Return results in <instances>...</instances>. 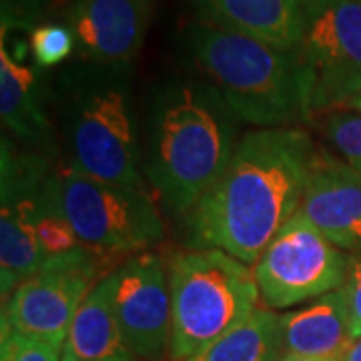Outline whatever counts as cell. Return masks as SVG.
I'll list each match as a JSON object with an SVG mask.
<instances>
[{"label": "cell", "mask_w": 361, "mask_h": 361, "mask_svg": "<svg viewBox=\"0 0 361 361\" xmlns=\"http://www.w3.org/2000/svg\"><path fill=\"white\" fill-rule=\"evenodd\" d=\"M343 361H361V337H357V339L351 343V348L348 349Z\"/></svg>", "instance_id": "obj_24"}, {"label": "cell", "mask_w": 361, "mask_h": 361, "mask_svg": "<svg viewBox=\"0 0 361 361\" xmlns=\"http://www.w3.org/2000/svg\"><path fill=\"white\" fill-rule=\"evenodd\" d=\"M281 355L279 315L259 307L245 322L187 361H279Z\"/></svg>", "instance_id": "obj_18"}, {"label": "cell", "mask_w": 361, "mask_h": 361, "mask_svg": "<svg viewBox=\"0 0 361 361\" xmlns=\"http://www.w3.org/2000/svg\"><path fill=\"white\" fill-rule=\"evenodd\" d=\"M63 343L39 337H26L13 331H2L0 361H61Z\"/></svg>", "instance_id": "obj_22"}, {"label": "cell", "mask_w": 361, "mask_h": 361, "mask_svg": "<svg viewBox=\"0 0 361 361\" xmlns=\"http://www.w3.org/2000/svg\"><path fill=\"white\" fill-rule=\"evenodd\" d=\"M317 2H322V0H299V4H301V8H303V11H307V8H311V6H315Z\"/></svg>", "instance_id": "obj_27"}, {"label": "cell", "mask_w": 361, "mask_h": 361, "mask_svg": "<svg viewBox=\"0 0 361 361\" xmlns=\"http://www.w3.org/2000/svg\"><path fill=\"white\" fill-rule=\"evenodd\" d=\"M155 0H71L66 26L90 65L125 68L141 51Z\"/></svg>", "instance_id": "obj_12"}, {"label": "cell", "mask_w": 361, "mask_h": 361, "mask_svg": "<svg viewBox=\"0 0 361 361\" xmlns=\"http://www.w3.org/2000/svg\"><path fill=\"white\" fill-rule=\"evenodd\" d=\"M279 361H327V360H317V357H303V355H291V353H283Z\"/></svg>", "instance_id": "obj_25"}, {"label": "cell", "mask_w": 361, "mask_h": 361, "mask_svg": "<svg viewBox=\"0 0 361 361\" xmlns=\"http://www.w3.org/2000/svg\"><path fill=\"white\" fill-rule=\"evenodd\" d=\"M44 189L80 243L104 257L137 255L165 235L149 191L92 179L68 167L49 173Z\"/></svg>", "instance_id": "obj_6"}, {"label": "cell", "mask_w": 361, "mask_h": 361, "mask_svg": "<svg viewBox=\"0 0 361 361\" xmlns=\"http://www.w3.org/2000/svg\"><path fill=\"white\" fill-rule=\"evenodd\" d=\"M115 311V273L99 279L80 303L63 343L61 361H133Z\"/></svg>", "instance_id": "obj_16"}, {"label": "cell", "mask_w": 361, "mask_h": 361, "mask_svg": "<svg viewBox=\"0 0 361 361\" xmlns=\"http://www.w3.org/2000/svg\"><path fill=\"white\" fill-rule=\"evenodd\" d=\"M305 14L297 56L313 115L345 104L361 89V0H322Z\"/></svg>", "instance_id": "obj_7"}, {"label": "cell", "mask_w": 361, "mask_h": 361, "mask_svg": "<svg viewBox=\"0 0 361 361\" xmlns=\"http://www.w3.org/2000/svg\"><path fill=\"white\" fill-rule=\"evenodd\" d=\"M199 20L267 42L281 51H297L303 39L305 14L299 0H187Z\"/></svg>", "instance_id": "obj_14"}, {"label": "cell", "mask_w": 361, "mask_h": 361, "mask_svg": "<svg viewBox=\"0 0 361 361\" xmlns=\"http://www.w3.org/2000/svg\"><path fill=\"white\" fill-rule=\"evenodd\" d=\"M349 253L295 213L265 247L253 275L267 310H289L341 289Z\"/></svg>", "instance_id": "obj_8"}, {"label": "cell", "mask_w": 361, "mask_h": 361, "mask_svg": "<svg viewBox=\"0 0 361 361\" xmlns=\"http://www.w3.org/2000/svg\"><path fill=\"white\" fill-rule=\"evenodd\" d=\"M101 253L89 247L47 259L42 269L2 303V331L65 343L80 303L99 283Z\"/></svg>", "instance_id": "obj_9"}, {"label": "cell", "mask_w": 361, "mask_h": 361, "mask_svg": "<svg viewBox=\"0 0 361 361\" xmlns=\"http://www.w3.org/2000/svg\"><path fill=\"white\" fill-rule=\"evenodd\" d=\"M65 130L68 169L147 191L123 68L92 65L68 78Z\"/></svg>", "instance_id": "obj_5"}, {"label": "cell", "mask_w": 361, "mask_h": 361, "mask_svg": "<svg viewBox=\"0 0 361 361\" xmlns=\"http://www.w3.org/2000/svg\"><path fill=\"white\" fill-rule=\"evenodd\" d=\"M35 227H37V235H39V241L44 249L47 259L66 255L78 247H82L73 225L66 221L61 209L54 205L44 185H42L37 213H35Z\"/></svg>", "instance_id": "obj_20"}, {"label": "cell", "mask_w": 361, "mask_h": 361, "mask_svg": "<svg viewBox=\"0 0 361 361\" xmlns=\"http://www.w3.org/2000/svg\"><path fill=\"white\" fill-rule=\"evenodd\" d=\"M0 116L2 127L23 142H40L51 129L39 78L8 51L4 37H0Z\"/></svg>", "instance_id": "obj_17"}, {"label": "cell", "mask_w": 361, "mask_h": 361, "mask_svg": "<svg viewBox=\"0 0 361 361\" xmlns=\"http://www.w3.org/2000/svg\"><path fill=\"white\" fill-rule=\"evenodd\" d=\"M339 249L361 253V173L317 149L299 211Z\"/></svg>", "instance_id": "obj_13"}, {"label": "cell", "mask_w": 361, "mask_h": 361, "mask_svg": "<svg viewBox=\"0 0 361 361\" xmlns=\"http://www.w3.org/2000/svg\"><path fill=\"white\" fill-rule=\"evenodd\" d=\"M322 133L339 161L361 173V111L334 109L322 113Z\"/></svg>", "instance_id": "obj_19"}, {"label": "cell", "mask_w": 361, "mask_h": 361, "mask_svg": "<svg viewBox=\"0 0 361 361\" xmlns=\"http://www.w3.org/2000/svg\"><path fill=\"white\" fill-rule=\"evenodd\" d=\"M173 327L169 360L187 361L259 310L249 265L221 249L179 251L169 261Z\"/></svg>", "instance_id": "obj_4"}, {"label": "cell", "mask_w": 361, "mask_h": 361, "mask_svg": "<svg viewBox=\"0 0 361 361\" xmlns=\"http://www.w3.org/2000/svg\"><path fill=\"white\" fill-rule=\"evenodd\" d=\"M231 113L205 85H173L151 111V185L175 215H187L221 179L235 153Z\"/></svg>", "instance_id": "obj_2"}, {"label": "cell", "mask_w": 361, "mask_h": 361, "mask_svg": "<svg viewBox=\"0 0 361 361\" xmlns=\"http://www.w3.org/2000/svg\"><path fill=\"white\" fill-rule=\"evenodd\" d=\"M49 177L39 157L20 155L2 139V213H0V283L2 301L37 275L47 263L35 213Z\"/></svg>", "instance_id": "obj_10"}, {"label": "cell", "mask_w": 361, "mask_h": 361, "mask_svg": "<svg viewBox=\"0 0 361 361\" xmlns=\"http://www.w3.org/2000/svg\"><path fill=\"white\" fill-rule=\"evenodd\" d=\"M345 106H348V109H357V111H361V89L360 92H357V94H355V97L345 104ZM339 109H341V106H339Z\"/></svg>", "instance_id": "obj_26"}, {"label": "cell", "mask_w": 361, "mask_h": 361, "mask_svg": "<svg viewBox=\"0 0 361 361\" xmlns=\"http://www.w3.org/2000/svg\"><path fill=\"white\" fill-rule=\"evenodd\" d=\"M185 51L235 121L257 129L311 121L297 51H281L203 20L185 30Z\"/></svg>", "instance_id": "obj_3"}, {"label": "cell", "mask_w": 361, "mask_h": 361, "mask_svg": "<svg viewBox=\"0 0 361 361\" xmlns=\"http://www.w3.org/2000/svg\"><path fill=\"white\" fill-rule=\"evenodd\" d=\"M341 293L345 297L349 311V325L353 339L361 337V253L349 257L345 281L341 285Z\"/></svg>", "instance_id": "obj_23"}, {"label": "cell", "mask_w": 361, "mask_h": 361, "mask_svg": "<svg viewBox=\"0 0 361 361\" xmlns=\"http://www.w3.org/2000/svg\"><path fill=\"white\" fill-rule=\"evenodd\" d=\"M283 353L343 361L355 341L341 289L310 301L307 305L279 315Z\"/></svg>", "instance_id": "obj_15"}, {"label": "cell", "mask_w": 361, "mask_h": 361, "mask_svg": "<svg viewBox=\"0 0 361 361\" xmlns=\"http://www.w3.org/2000/svg\"><path fill=\"white\" fill-rule=\"evenodd\" d=\"M315 155L299 127L245 133L221 179L187 215L191 249H221L255 265L299 211Z\"/></svg>", "instance_id": "obj_1"}, {"label": "cell", "mask_w": 361, "mask_h": 361, "mask_svg": "<svg viewBox=\"0 0 361 361\" xmlns=\"http://www.w3.org/2000/svg\"><path fill=\"white\" fill-rule=\"evenodd\" d=\"M113 273L116 319L125 343L141 360L163 361L173 327L169 267L161 255L142 251L125 259Z\"/></svg>", "instance_id": "obj_11"}, {"label": "cell", "mask_w": 361, "mask_h": 361, "mask_svg": "<svg viewBox=\"0 0 361 361\" xmlns=\"http://www.w3.org/2000/svg\"><path fill=\"white\" fill-rule=\"evenodd\" d=\"M28 47L37 66L51 68L61 65L75 52L77 40L66 25H39L30 30Z\"/></svg>", "instance_id": "obj_21"}]
</instances>
